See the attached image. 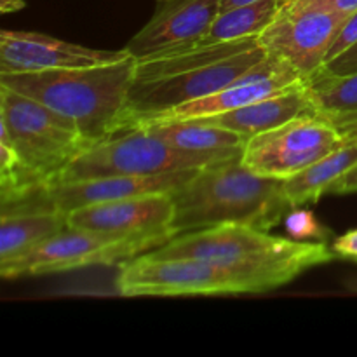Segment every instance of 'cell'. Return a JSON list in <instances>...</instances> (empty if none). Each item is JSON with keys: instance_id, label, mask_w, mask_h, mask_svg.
Wrapping results in <instances>:
<instances>
[{"instance_id": "obj_13", "label": "cell", "mask_w": 357, "mask_h": 357, "mask_svg": "<svg viewBox=\"0 0 357 357\" xmlns=\"http://www.w3.org/2000/svg\"><path fill=\"white\" fill-rule=\"evenodd\" d=\"M220 13V0H157L152 17L128 42L138 61L201 44Z\"/></svg>"}, {"instance_id": "obj_25", "label": "cell", "mask_w": 357, "mask_h": 357, "mask_svg": "<svg viewBox=\"0 0 357 357\" xmlns=\"http://www.w3.org/2000/svg\"><path fill=\"white\" fill-rule=\"evenodd\" d=\"M331 250H333L335 257L357 261V229L349 230V232L337 237L335 243L331 244Z\"/></svg>"}, {"instance_id": "obj_31", "label": "cell", "mask_w": 357, "mask_h": 357, "mask_svg": "<svg viewBox=\"0 0 357 357\" xmlns=\"http://www.w3.org/2000/svg\"><path fill=\"white\" fill-rule=\"evenodd\" d=\"M291 2H298V0H286V3H291Z\"/></svg>"}, {"instance_id": "obj_23", "label": "cell", "mask_w": 357, "mask_h": 357, "mask_svg": "<svg viewBox=\"0 0 357 357\" xmlns=\"http://www.w3.org/2000/svg\"><path fill=\"white\" fill-rule=\"evenodd\" d=\"M356 44H357V10L349 14L347 20L344 21L340 30H338L337 35H335L333 42H331L330 45V51H328L326 54V63H330L331 59L344 54L347 49H351L352 45ZM326 63H324V65H326Z\"/></svg>"}, {"instance_id": "obj_27", "label": "cell", "mask_w": 357, "mask_h": 357, "mask_svg": "<svg viewBox=\"0 0 357 357\" xmlns=\"http://www.w3.org/2000/svg\"><path fill=\"white\" fill-rule=\"evenodd\" d=\"M298 3L316 6V7H321V9L333 10V13L347 14V16L351 13H354V10H357V0H298Z\"/></svg>"}, {"instance_id": "obj_16", "label": "cell", "mask_w": 357, "mask_h": 357, "mask_svg": "<svg viewBox=\"0 0 357 357\" xmlns=\"http://www.w3.org/2000/svg\"><path fill=\"white\" fill-rule=\"evenodd\" d=\"M302 115H319L305 80L291 84L279 93L246 105L237 110L204 117L201 121L227 128L251 138L260 132L271 131Z\"/></svg>"}, {"instance_id": "obj_2", "label": "cell", "mask_w": 357, "mask_h": 357, "mask_svg": "<svg viewBox=\"0 0 357 357\" xmlns=\"http://www.w3.org/2000/svg\"><path fill=\"white\" fill-rule=\"evenodd\" d=\"M135 56L79 68L0 73V86L24 94L70 119L91 143L126 129Z\"/></svg>"}, {"instance_id": "obj_5", "label": "cell", "mask_w": 357, "mask_h": 357, "mask_svg": "<svg viewBox=\"0 0 357 357\" xmlns=\"http://www.w3.org/2000/svg\"><path fill=\"white\" fill-rule=\"evenodd\" d=\"M220 160L223 159L181 152L145 128H131L86 146L70 162L58 183L117 174L180 173L201 169Z\"/></svg>"}, {"instance_id": "obj_24", "label": "cell", "mask_w": 357, "mask_h": 357, "mask_svg": "<svg viewBox=\"0 0 357 357\" xmlns=\"http://www.w3.org/2000/svg\"><path fill=\"white\" fill-rule=\"evenodd\" d=\"M323 68L326 72L333 73V75H347V73L357 72V44L347 49L338 58L331 59L330 63L323 65Z\"/></svg>"}, {"instance_id": "obj_21", "label": "cell", "mask_w": 357, "mask_h": 357, "mask_svg": "<svg viewBox=\"0 0 357 357\" xmlns=\"http://www.w3.org/2000/svg\"><path fill=\"white\" fill-rule=\"evenodd\" d=\"M305 82L321 115L357 112V72L333 75L321 66Z\"/></svg>"}, {"instance_id": "obj_1", "label": "cell", "mask_w": 357, "mask_h": 357, "mask_svg": "<svg viewBox=\"0 0 357 357\" xmlns=\"http://www.w3.org/2000/svg\"><path fill=\"white\" fill-rule=\"evenodd\" d=\"M150 253L209 261L229 272L244 293L279 288L335 258L324 241L288 239L243 223H220L181 234Z\"/></svg>"}, {"instance_id": "obj_26", "label": "cell", "mask_w": 357, "mask_h": 357, "mask_svg": "<svg viewBox=\"0 0 357 357\" xmlns=\"http://www.w3.org/2000/svg\"><path fill=\"white\" fill-rule=\"evenodd\" d=\"M330 119L338 131L342 132L347 142H357V112H345V114L324 115Z\"/></svg>"}, {"instance_id": "obj_14", "label": "cell", "mask_w": 357, "mask_h": 357, "mask_svg": "<svg viewBox=\"0 0 357 357\" xmlns=\"http://www.w3.org/2000/svg\"><path fill=\"white\" fill-rule=\"evenodd\" d=\"M128 54L126 49H91L33 31L3 30L0 33V73L79 68L117 61Z\"/></svg>"}, {"instance_id": "obj_10", "label": "cell", "mask_w": 357, "mask_h": 357, "mask_svg": "<svg viewBox=\"0 0 357 357\" xmlns=\"http://www.w3.org/2000/svg\"><path fill=\"white\" fill-rule=\"evenodd\" d=\"M347 14L307 3H284L275 20L258 37L267 54L278 56L309 80L326 63L335 35Z\"/></svg>"}, {"instance_id": "obj_19", "label": "cell", "mask_w": 357, "mask_h": 357, "mask_svg": "<svg viewBox=\"0 0 357 357\" xmlns=\"http://www.w3.org/2000/svg\"><path fill=\"white\" fill-rule=\"evenodd\" d=\"M357 162V142H347L312 166L284 180V192L291 208L314 204L328 194L331 185Z\"/></svg>"}, {"instance_id": "obj_18", "label": "cell", "mask_w": 357, "mask_h": 357, "mask_svg": "<svg viewBox=\"0 0 357 357\" xmlns=\"http://www.w3.org/2000/svg\"><path fill=\"white\" fill-rule=\"evenodd\" d=\"M66 227V215L58 209L0 215V265L17 260Z\"/></svg>"}, {"instance_id": "obj_11", "label": "cell", "mask_w": 357, "mask_h": 357, "mask_svg": "<svg viewBox=\"0 0 357 357\" xmlns=\"http://www.w3.org/2000/svg\"><path fill=\"white\" fill-rule=\"evenodd\" d=\"M66 222L73 229L145 239L157 248L164 246L176 236L173 227L174 199L169 192L82 206L70 211Z\"/></svg>"}, {"instance_id": "obj_6", "label": "cell", "mask_w": 357, "mask_h": 357, "mask_svg": "<svg viewBox=\"0 0 357 357\" xmlns=\"http://www.w3.org/2000/svg\"><path fill=\"white\" fill-rule=\"evenodd\" d=\"M337 126L324 115H302L248 139L244 166L267 178L288 180L345 145Z\"/></svg>"}, {"instance_id": "obj_22", "label": "cell", "mask_w": 357, "mask_h": 357, "mask_svg": "<svg viewBox=\"0 0 357 357\" xmlns=\"http://www.w3.org/2000/svg\"><path fill=\"white\" fill-rule=\"evenodd\" d=\"M284 229L288 236L296 241H326L331 236L312 211L302 208H293L286 215Z\"/></svg>"}, {"instance_id": "obj_17", "label": "cell", "mask_w": 357, "mask_h": 357, "mask_svg": "<svg viewBox=\"0 0 357 357\" xmlns=\"http://www.w3.org/2000/svg\"><path fill=\"white\" fill-rule=\"evenodd\" d=\"M152 135L159 136L166 143L181 152L202 153L216 159H236L243 157L248 145L246 136L227 128L209 124L201 119H183V121H157L145 126Z\"/></svg>"}, {"instance_id": "obj_7", "label": "cell", "mask_w": 357, "mask_h": 357, "mask_svg": "<svg viewBox=\"0 0 357 357\" xmlns=\"http://www.w3.org/2000/svg\"><path fill=\"white\" fill-rule=\"evenodd\" d=\"M153 248L155 244L145 239L115 237L66 227L17 260L0 265V275L3 279H16L23 275L61 274L91 265L122 264L138 255L153 251Z\"/></svg>"}, {"instance_id": "obj_29", "label": "cell", "mask_w": 357, "mask_h": 357, "mask_svg": "<svg viewBox=\"0 0 357 357\" xmlns=\"http://www.w3.org/2000/svg\"><path fill=\"white\" fill-rule=\"evenodd\" d=\"M24 7V0H0V13H16Z\"/></svg>"}, {"instance_id": "obj_20", "label": "cell", "mask_w": 357, "mask_h": 357, "mask_svg": "<svg viewBox=\"0 0 357 357\" xmlns=\"http://www.w3.org/2000/svg\"><path fill=\"white\" fill-rule=\"evenodd\" d=\"M286 0H257L232 9L220 10L201 44H227L243 38L260 37L275 20Z\"/></svg>"}, {"instance_id": "obj_12", "label": "cell", "mask_w": 357, "mask_h": 357, "mask_svg": "<svg viewBox=\"0 0 357 357\" xmlns=\"http://www.w3.org/2000/svg\"><path fill=\"white\" fill-rule=\"evenodd\" d=\"M300 80L303 79L289 63L278 58V56L268 54L264 61H260L257 66L248 70L244 75H241L239 79L234 80L232 84L223 87L218 93L201 98V100L190 101V103L176 105V107L166 108V110L155 112V114H146L142 115V117H136L129 124L128 129L157 121L204 119L218 114H225V112L237 110V108L255 103V101L261 100V98L279 93L284 87L300 82Z\"/></svg>"}, {"instance_id": "obj_15", "label": "cell", "mask_w": 357, "mask_h": 357, "mask_svg": "<svg viewBox=\"0 0 357 357\" xmlns=\"http://www.w3.org/2000/svg\"><path fill=\"white\" fill-rule=\"evenodd\" d=\"M194 171H180V173L164 174H117V176L87 178V180L65 181V183L52 185L51 199L56 209L63 215L82 206L100 204V202L119 201V199L136 197V195L159 194V192H176Z\"/></svg>"}, {"instance_id": "obj_28", "label": "cell", "mask_w": 357, "mask_h": 357, "mask_svg": "<svg viewBox=\"0 0 357 357\" xmlns=\"http://www.w3.org/2000/svg\"><path fill=\"white\" fill-rule=\"evenodd\" d=\"M356 192H357V162L344 174V176H340L333 185H331L328 194L345 195V194H356Z\"/></svg>"}, {"instance_id": "obj_8", "label": "cell", "mask_w": 357, "mask_h": 357, "mask_svg": "<svg viewBox=\"0 0 357 357\" xmlns=\"http://www.w3.org/2000/svg\"><path fill=\"white\" fill-rule=\"evenodd\" d=\"M115 288L122 296L244 293L239 282L229 272L209 261L188 257H155L150 251L122 261L115 278Z\"/></svg>"}, {"instance_id": "obj_4", "label": "cell", "mask_w": 357, "mask_h": 357, "mask_svg": "<svg viewBox=\"0 0 357 357\" xmlns=\"http://www.w3.org/2000/svg\"><path fill=\"white\" fill-rule=\"evenodd\" d=\"M0 139L13 146L23 169L47 187L91 145L70 119L6 86H0Z\"/></svg>"}, {"instance_id": "obj_30", "label": "cell", "mask_w": 357, "mask_h": 357, "mask_svg": "<svg viewBox=\"0 0 357 357\" xmlns=\"http://www.w3.org/2000/svg\"><path fill=\"white\" fill-rule=\"evenodd\" d=\"M251 2H257V0H220V10L232 9V7L244 6V3H251Z\"/></svg>"}, {"instance_id": "obj_3", "label": "cell", "mask_w": 357, "mask_h": 357, "mask_svg": "<svg viewBox=\"0 0 357 357\" xmlns=\"http://www.w3.org/2000/svg\"><path fill=\"white\" fill-rule=\"evenodd\" d=\"M173 199L176 236L220 223L271 230L293 209L284 180L255 173L243 157L201 167L173 192Z\"/></svg>"}, {"instance_id": "obj_9", "label": "cell", "mask_w": 357, "mask_h": 357, "mask_svg": "<svg viewBox=\"0 0 357 357\" xmlns=\"http://www.w3.org/2000/svg\"><path fill=\"white\" fill-rule=\"evenodd\" d=\"M267 56V51L261 45H255L246 51H241L216 63L199 66V68L153 77V79H136L135 77L129 89V114L126 129L136 117L155 114V112L190 103V101L218 93L241 75H244L248 70L264 61Z\"/></svg>"}]
</instances>
